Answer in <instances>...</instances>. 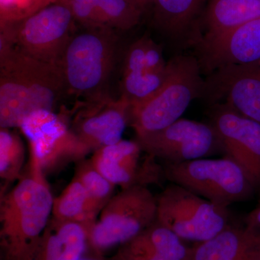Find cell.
I'll use <instances>...</instances> for the list:
<instances>
[{
    "label": "cell",
    "mask_w": 260,
    "mask_h": 260,
    "mask_svg": "<svg viewBox=\"0 0 260 260\" xmlns=\"http://www.w3.org/2000/svg\"><path fill=\"white\" fill-rule=\"evenodd\" d=\"M187 260H260V235L229 225L213 239L189 247Z\"/></svg>",
    "instance_id": "e0dca14e"
},
{
    "label": "cell",
    "mask_w": 260,
    "mask_h": 260,
    "mask_svg": "<svg viewBox=\"0 0 260 260\" xmlns=\"http://www.w3.org/2000/svg\"><path fill=\"white\" fill-rule=\"evenodd\" d=\"M205 91L225 99L234 111L260 124V61L217 68Z\"/></svg>",
    "instance_id": "4fadbf2b"
},
{
    "label": "cell",
    "mask_w": 260,
    "mask_h": 260,
    "mask_svg": "<svg viewBox=\"0 0 260 260\" xmlns=\"http://www.w3.org/2000/svg\"><path fill=\"white\" fill-rule=\"evenodd\" d=\"M143 13L147 11L150 8H153L154 0H131Z\"/></svg>",
    "instance_id": "f546056e"
},
{
    "label": "cell",
    "mask_w": 260,
    "mask_h": 260,
    "mask_svg": "<svg viewBox=\"0 0 260 260\" xmlns=\"http://www.w3.org/2000/svg\"><path fill=\"white\" fill-rule=\"evenodd\" d=\"M57 0H0V25L17 23Z\"/></svg>",
    "instance_id": "484cf974"
},
{
    "label": "cell",
    "mask_w": 260,
    "mask_h": 260,
    "mask_svg": "<svg viewBox=\"0 0 260 260\" xmlns=\"http://www.w3.org/2000/svg\"><path fill=\"white\" fill-rule=\"evenodd\" d=\"M212 125L223 151L260 187V124L241 115L227 104L218 106L212 114Z\"/></svg>",
    "instance_id": "8fae6325"
},
{
    "label": "cell",
    "mask_w": 260,
    "mask_h": 260,
    "mask_svg": "<svg viewBox=\"0 0 260 260\" xmlns=\"http://www.w3.org/2000/svg\"><path fill=\"white\" fill-rule=\"evenodd\" d=\"M169 64L162 86L144 102L130 105L129 125L136 136L164 129L181 119L191 102L205 92V83L194 58L179 56Z\"/></svg>",
    "instance_id": "277c9868"
},
{
    "label": "cell",
    "mask_w": 260,
    "mask_h": 260,
    "mask_svg": "<svg viewBox=\"0 0 260 260\" xmlns=\"http://www.w3.org/2000/svg\"><path fill=\"white\" fill-rule=\"evenodd\" d=\"M96 254L97 253L93 252V251H91L90 254H89V253L86 251L78 260H94L95 259Z\"/></svg>",
    "instance_id": "4dcf8cb0"
},
{
    "label": "cell",
    "mask_w": 260,
    "mask_h": 260,
    "mask_svg": "<svg viewBox=\"0 0 260 260\" xmlns=\"http://www.w3.org/2000/svg\"><path fill=\"white\" fill-rule=\"evenodd\" d=\"M157 197L142 184L124 188L108 201L88 230V249L97 254L120 246L156 221Z\"/></svg>",
    "instance_id": "5b68a950"
},
{
    "label": "cell",
    "mask_w": 260,
    "mask_h": 260,
    "mask_svg": "<svg viewBox=\"0 0 260 260\" xmlns=\"http://www.w3.org/2000/svg\"><path fill=\"white\" fill-rule=\"evenodd\" d=\"M88 101L71 127L88 154L122 140L129 125L130 107L129 101L122 95L115 100L103 94Z\"/></svg>",
    "instance_id": "7c38bea8"
},
{
    "label": "cell",
    "mask_w": 260,
    "mask_h": 260,
    "mask_svg": "<svg viewBox=\"0 0 260 260\" xmlns=\"http://www.w3.org/2000/svg\"><path fill=\"white\" fill-rule=\"evenodd\" d=\"M156 221L182 241L206 242L229 224V212L189 189L172 183L157 197Z\"/></svg>",
    "instance_id": "ba28073f"
},
{
    "label": "cell",
    "mask_w": 260,
    "mask_h": 260,
    "mask_svg": "<svg viewBox=\"0 0 260 260\" xmlns=\"http://www.w3.org/2000/svg\"><path fill=\"white\" fill-rule=\"evenodd\" d=\"M141 150L138 142L121 140L95 150L90 160L108 180L124 189L135 185Z\"/></svg>",
    "instance_id": "d6986e66"
},
{
    "label": "cell",
    "mask_w": 260,
    "mask_h": 260,
    "mask_svg": "<svg viewBox=\"0 0 260 260\" xmlns=\"http://www.w3.org/2000/svg\"><path fill=\"white\" fill-rule=\"evenodd\" d=\"M54 198L45 178L19 180L5 195L0 207V239L3 260H23L45 230Z\"/></svg>",
    "instance_id": "7a4b0ae2"
},
{
    "label": "cell",
    "mask_w": 260,
    "mask_h": 260,
    "mask_svg": "<svg viewBox=\"0 0 260 260\" xmlns=\"http://www.w3.org/2000/svg\"><path fill=\"white\" fill-rule=\"evenodd\" d=\"M52 218L60 221L74 222L83 225L88 230L94 220L89 211L88 194L76 177L54 199Z\"/></svg>",
    "instance_id": "7402d4cb"
},
{
    "label": "cell",
    "mask_w": 260,
    "mask_h": 260,
    "mask_svg": "<svg viewBox=\"0 0 260 260\" xmlns=\"http://www.w3.org/2000/svg\"><path fill=\"white\" fill-rule=\"evenodd\" d=\"M189 247L158 222L119 246L110 260H187Z\"/></svg>",
    "instance_id": "2e32d148"
},
{
    "label": "cell",
    "mask_w": 260,
    "mask_h": 260,
    "mask_svg": "<svg viewBox=\"0 0 260 260\" xmlns=\"http://www.w3.org/2000/svg\"><path fill=\"white\" fill-rule=\"evenodd\" d=\"M170 64L164 73H149L147 71L123 74L121 81L122 93L128 99L130 105L138 104L153 95L167 80Z\"/></svg>",
    "instance_id": "d4e9b609"
},
{
    "label": "cell",
    "mask_w": 260,
    "mask_h": 260,
    "mask_svg": "<svg viewBox=\"0 0 260 260\" xmlns=\"http://www.w3.org/2000/svg\"><path fill=\"white\" fill-rule=\"evenodd\" d=\"M136 141L149 156L166 164L204 158L223 150L211 124L181 118L164 129L138 135Z\"/></svg>",
    "instance_id": "30bf717a"
},
{
    "label": "cell",
    "mask_w": 260,
    "mask_h": 260,
    "mask_svg": "<svg viewBox=\"0 0 260 260\" xmlns=\"http://www.w3.org/2000/svg\"><path fill=\"white\" fill-rule=\"evenodd\" d=\"M164 175L171 182L225 208L249 199L256 189L240 166L228 156L166 164Z\"/></svg>",
    "instance_id": "8992f818"
},
{
    "label": "cell",
    "mask_w": 260,
    "mask_h": 260,
    "mask_svg": "<svg viewBox=\"0 0 260 260\" xmlns=\"http://www.w3.org/2000/svg\"><path fill=\"white\" fill-rule=\"evenodd\" d=\"M19 128L28 140L30 175L34 177L45 178L46 173L88 154L64 118L53 111L31 113Z\"/></svg>",
    "instance_id": "9c48e42d"
},
{
    "label": "cell",
    "mask_w": 260,
    "mask_h": 260,
    "mask_svg": "<svg viewBox=\"0 0 260 260\" xmlns=\"http://www.w3.org/2000/svg\"><path fill=\"white\" fill-rule=\"evenodd\" d=\"M168 64L169 63L164 60L161 48L148 37L145 49V71L155 73H164L168 69Z\"/></svg>",
    "instance_id": "83f0119b"
},
{
    "label": "cell",
    "mask_w": 260,
    "mask_h": 260,
    "mask_svg": "<svg viewBox=\"0 0 260 260\" xmlns=\"http://www.w3.org/2000/svg\"><path fill=\"white\" fill-rule=\"evenodd\" d=\"M259 189L260 191V187ZM246 227L251 232L260 235V194L259 202L255 209L253 210L246 217Z\"/></svg>",
    "instance_id": "f1b7e54d"
},
{
    "label": "cell",
    "mask_w": 260,
    "mask_h": 260,
    "mask_svg": "<svg viewBox=\"0 0 260 260\" xmlns=\"http://www.w3.org/2000/svg\"><path fill=\"white\" fill-rule=\"evenodd\" d=\"M25 147L21 138L8 128L0 129V177L8 182L20 179L25 162Z\"/></svg>",
    "instance_id": "cb8c5ba5"
},
{
    "label": "cell",
    "mask_w": 260,
    "mask_h": 260,
    "mask_svg": "<svg viewBox=\"0 0 260 260\" xmlns=\"http://www.w3.org/2000/svg\"><path fill=\"white\" fill-rule=\"evenodd\" d=\"M204 0H154L153 22L162 31L177 36L196 18Z\"/></svg>",
    "instance_id": "44dd1931"
},
{
    "label": "cell",
    "mask_w": 260,
    "mask_h": 260,
    "mask_svg": "<svg viewBox=\"0 0 260 260\" xmlns=\"http://www.w3.org/2000/svg\"><path fill=\"white\" fill-rule=\"evenodd\" d=\"M75 23L69 1L57 0L21 21L0 25V39L38 60L59 67Z\"/></svg>",
    "instance_id": "52a82bcc"
},
{
    "label": "cell",
    "mask_w": 260,
    "mask_h": 260,
    "mask_svg": "<svg viewBox=\"0 0 260 260\" xmlns=\"http://www.w3.org/2000/svg\"><path fill=\"white\" fill-rule=\"evenodd\" d=\"M147 39L145 36L130 46L124 57L123 74L144 71Z\"/></svg>",
    "instance_id": "4316f807"
},
{
    "label": "cell",
    "mask_w": 260,
    "mask_h": 260,
    "mask_svg": "<svg viewBox=\"0 0 260 260\" xmlns=\"http://www.w3.org/2000/svg\"><path fill=\"white\" fill-rule=\"evenodd\" d=\"M75 177L79 179L88 194L89 211L95 221L103 208L112 198L116 185L103 176L93 167L90 160L80 162Z\"/></svg>",
    "instance_id": "603a6c76"
},
{
    "label": "cell",
    "mask_w": 260,
    "mask_h": 260,
    "mask_svg": "<svg viewBox=\"0 0 260 260\" xmlns=\"http://www.w3.org/2000/svg\"><path fill=\"white\" fill-rule=\"evenodd\" d=\"M67 92L60 68L31 57L0 39V126L19 127L38 110L54 112Z\"/></svg>",
    "instance_id": "6da1fadb"
},
{
    "label": "cell",
    "mask_w": 260,
    "mask_h": 260,
    "mask_svg": "<svg viewBox=\"0 0 260 260\" xmlns=\"http://www.w3.org/2000/svg\"><path fill=\"white\" fill-rule=\"evenodd\" d=\"M118 42L115 30L107 27L75 32L59 64L67 91L88 100L103 95L115 63Z\"/></svg>",
    "instance_id": "3957f363"
},
{
    "label": "cell",
    "mask_w": 260,
    "mask_h": 260,
    "mask_svg": "<svg viewBox=\"0 0 260 260\" xmlns=\"http://www.w3.org/2000/svg\"><path fill=\"white\" fill-rule=\"evenodd\" d=\"M257 18L260 0H210L205 15V37L220 35Z\"/></svg>",
    "instance_id": "ffe728a7"
},
{
    "label": "cell",
    "mask_w": 260,
    "mask_h": 260,
    "mask_svg": "<svg viewBox=\"0 0 260 260\" xmlns=\"http://www.w3.org/2000/svg\"><path fill=\"white\" fill-rule=\"evenodd\" d=\"M88 247V234L83 225L51 217L23 260H78Z\"/></svg>",
    "instance_id": "9a60e30c"
},
{
    "label": "cell",
    "mask_w": 260,
    "mask_h": 260,
    "mask_svg": "<svg viewBox=\"0 0 260 260\" xmlns=\"http://www.w3.org/2000/svg\"><path fill=\"white\" fill-rule=\"evenodd\" d=\"M203 49L206 63L213 69L260 61V18L220 35L205 37Z\"/></svg>",
    "instance_id": "5bb4252c"
},
{
    "label": "cell",
    "mask_w": 260,
    "mask_h": 260,
    "mask_svg": "<svg viewBox=\"0 0 260 260\" xmlns=\"http://www.w3.org/2000/svg\"><path fill=\"white\" fill-rule=\"evenodd\" d=\"M76 22L84 28L126 30L139 23L143 13L131 0H68Z\"/></svg>",
    "instance_id": "ac0fdd59"
},
{
    "label": "cell",
    "mask_w": 260,
    "mask_h": 260,
    "mask_svg": "<svg viewBox=\"0 0 260 260\" xmlns=\"http://www.w3.org/2000/svg\"><path fill=\"white\" fill-rule=\"evenodd\" d=\"M94 260H104V259H103L102 254H96V255H95V259H94Z\"/></svg>",
    "instance_id": "1f68e13d"
}]
</instances>
